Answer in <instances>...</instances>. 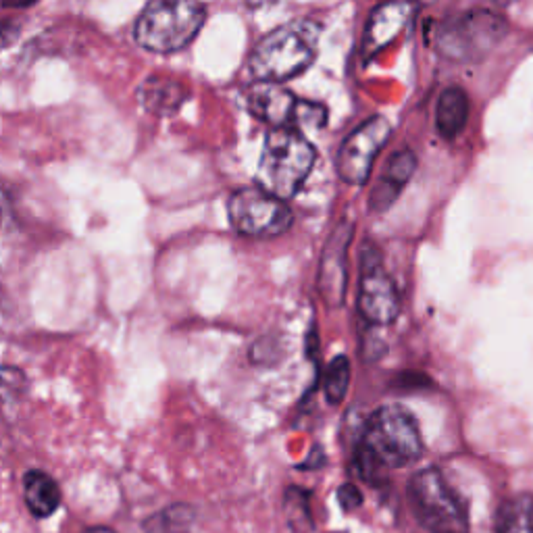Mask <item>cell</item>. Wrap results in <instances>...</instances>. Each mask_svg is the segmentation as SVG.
<instances>
[{"mask_svg":"<svg viewBox=\"0 0 533 533\" xmlns=\"http://www.w3.org/2000/svg\"><path fill=\"white\" fill-rule=\"evenodd\" d=\"M319 28L294 21L267 34L250 55V73L259 82L282 84L307 69L317 55Z\"/></svg>","mask_w":533,"mask_h":533,"instance_id":"1","label":"cell"},{"mask_svg":"<svg viewBox=\"0 0 533 533\" xmlns=\"http://www.w3.org/2000/svg\"><path fill=\"white\" fill-rule=\"evenodd\" d=\"M315 165V148L294 128H275L263 148L259 163V188L288 200L307 180Z\"/></svg>","mask_w":533,"mask_h":533,"instance_id":"2","label":"cell"},{"mask_svg":"<svg viewBox=\"0 0 533 533\" xmlns=\"http://www.w3.org/2000/svg\"><path fill=\"white\" fill-rule=\"evenodd\" d=\"M205 23L198 0H150L136 21V42L152 53H175L188 46Z\"/></svg>","mask_w":533,"mask_h":533,"instance_id":"3","label":"cell"},{"mask_svg":"<svg viewBox=\"0 0 533 533\" xmlns=\"http://www.w3.org/2000/svg\"><path fill=\"white\" fill-rule=\"evenodd\" d=\"M363 446L386 469L409 465L417 461L423 452L417 421L402 406H384L371 417Z\"/></svg>","mask_w":533,"mask_h":533,"instance_id":"4","label":"cell"},{"mask_svg":"<svg viewBox=\"0 0 533 533\" xmlns=\"http://www.w3.org/2000/svg\"><path fill=\"white\" fill-rule=\"evenodd\" d=\"M409 498L415 515L431 533H469V517L463 500L436 469L413 475Z\"/></svg>","mask_w":533,"mask_h":533,"instance_id":"5","label":"cell"},{"mask_svg":"<svg viewBox=\"0 0 533 533\" xmlns=\"http://www.w3.org/2000/svg\"><path fill=\"white\" fill-rule=\"evenodd\" d=\"M504 34V19L488 11H475L442 25L438 32V48L448 59L475 61L488 55Z\"/></svg>","mask_w":533,"mask_h":533,"instance_id":"6","label":"cell"},{"mask_svg":"<svg viewBox=\"0 0 533 533\" xmlns=\"http://www.w3.org/2000/svg\"><path fill=\"white\" fill-rule=\"evenodd\" d=\"M227 213L234 230L252 238H273L292 225V213L286 202L259 186L232 194Z\"/></svg>","mask_w":533,"mask_h":533,"instance_id":"7","label":"cell"},{"mask_svg":"<svg viewBox=\"0 0 533 533\" xmlns=\"http://www.w3.org/2000/svg\"><path fill=\"white\" fill-rule=\"evenodd\" d=\"M361 284H359V309L361 315L373 325H388L400 313V298L390 275L384 269L377 248L367 244L361 255Z\"/></svg>","mask_w":533,"mask_h":533,"instance_id":"8","label":"cell"},{"mask_svg":"<svg viewBox=\"0 0 533 533\" xmlns=\"http://www.w3.org/2000/svg\"><path fill=\"white\" fill-rule=\"evenodd\" d=\"M390 123L384 117H373L365 121L361 128L354 130L338 152V173L342 180L352 186H361L369 180L373 163L379 150L390 138Z\"/></svg>","mask_w":533,"mask_h":533,"instance_id":"9","label":"cell"},{"mask_svg":"<svg viewBox=\"0 0 533 533\" xmlns=\"http://www.w3.org/2000/svg\"><path fill=\"white\" fill-rule=\"evenodd\" d=\"M352 240V225L342 223L336 227V232L329 238L323 259H321V273H319V292L321 298L336 309L344 302L346 294V263H348V246Z\"/></svg>","mask_w":533,"mask_h":533,"instance_id":"10","label":"cell"},{"mask_svg":"<svg viewBox=\"0 0 533 533\" xmlns=\"http://www.w3.org/2000/svg\"><path fill=\"white\" fill-rule=\"evenodd\" d=\"M300 100L286 88L271 82H261L248 92V109L273 128H292Z\"/></svg>","mask_w":533,"mask_h":533,"instance_id":"11","label":"cell"},{"mask_svg":"<svg viewBox=\"0 0 533 533\" xmlns=\"http://www.w3.org/2000/svg\"><path fill=\"white\" fill-rule=\"evenodd\" d=\"M415 169H417V157L411 150L396 152L392 161L388 163L384 175L379 177L377 186L371 192V198H369L371 211H377V213L388 211L396 202V198L400 196L402 188L411 182Z\"/></svg>","mask_w":533,"mask_h":533,"instance_id":"12","label":"cell"},{"mask_svg":"<svg viewBox=\"0 0 533 533\" xmlns=\"http://www.w3.org/2000/svg\"><path fill=\"white\" fill-rule=\"evenodd\" d=\"M411 19V5L404 0H390L377 7L369 19L367 36H365V50L371 55L375 50H382L386 44L396 38L404 25Z\"/></svg>","mask_w":533,"mask_h":533,"instance_id":"13","label":"cell"},{"mask_svg":"<svg viewBox=\"0 0 533 533\" xmlns=\"http://www.w3.org/2000/svg\"><path fill=\"white\" fill-rule=\"evenodd\" d=\"M469 121V96L461 88H446L440 94L436 109V125L442 138L454 140L459 136Z\"/></svg>","mask_w":533,"mask_h":533,"instance_id":"14","label":"cell"},{"mask_svg":"<svg viewBox=\"0 0 533 533\" xmlns=\"http://www.w3.org/2000/svg\"><path fill=\"white\" fill-rule=\"evenodd\" d=\"M25 502L34 517L44 519L57 513L61 506V488L57 481L44 471H30L23 479Z\"/></svg>","mask_w":533,"mask_h":533,"instance_id":"15","label":"cell"},{"mask_svg":"<svg viewBox=\"0 0 533 533\" xmlns=\"http://www.w3.org/2000/svg\"><path fill=\"white\" fill-rule=\"evenodd\" d=\"M140 100L148 111L169 115L182 107L186 100V88L182 82H175L171 78H150L140 90Z\"/></svg>","mask_w":533,"mask_h":533,"instance_id":"16","label":"cell"},{"mask_svg":"<svg viewBox=\"0 0 533 533\" xmlns=\"http://www.w3.org/2000/svg\"><path fill=\"white\" fill-rule=\"evenodd\" d=\"M496 533H533V496L521 494L500 504Z\"/></svg>","mask_w":533,"mask_h":533,"instance_id":"17","label":"cell"},{"mask_svg":"<svg viewBox=\"0 0 533 533\" xmlns=\"http://www.w3.org/2000/svg\"><path fill=\"white\" fill-rule=\"evenodd\" d=\"M348 386H350V363L344 354H340V357H336L327 365L323 379L325 398L332 404H340L346 398Z\"/></svg>","mask_w":533,"mask_h":533,"instance_id":"18","label":"cell"},{"mask_svg":"<svg viewBox=\"0 0 533 533\" xmlns=\"http://www.w3.org/2000/svg\"><path fill=\"white\" fill-rule=\"evenodd\" d=\"M286 515L290 521V527L296 533H311L313 521H311V509L307 502V494L292 488L286 494Z\"/></svg>","mask_w":533,"mask_h":533,"instance_id":"19","label":"cell"},{"mask_svg":"<svg viewBox=\"0 0 533 533\" xmlns=\"http://www.w3.org/2000/svg\"><path fill=\"white\" fill-rule=\"evenodd\" d=\"M357 467H359L363 479H367L369 484H377V481L382 479L386 473V467L379 463L365 446H361L357 452Z\"/></svg>","mask_w":533,"mask_h":533,"instance_id":"20","label":"cell"},{"mask_svg":"<svg viewBox=\"0 0 533 533\" xmlns=\"http://www.w3.org/2000/svg\"><path fill=\"white\" fill-rule=\"evenodd\" d=\"M338 500L342 504V509L346 511H352V509H357V506L363 504V494L359 492L357 486H352V484H346L338 490Z\"/></svg>","mask_w":533,"mask_h":533,"instance_id":"21","label":"cell"},{"mask_svg":"<svg viewBox=\"0 0 533 533\" xmlns=\"http://www.w3.org/2000/svg\"><path fill=\"white\" fill-rule=\"evenodd\" d=\"M15 36H17V28L13 23H0V48L11 44Z\"/></svg>","mask_w":533,"mask_h":533,"instance_id":"22","label":"cell"},{"mask_svg":"<svg viewBox=\"0 0 533 533\" xmlns=\"http://www.w3.org/2000/svg\"><path fill=\"white\" fill-rule=\"evenodd\" d=\"M38 0H0V7L5 9H25V7H32Z\"/></svg>","mask_w":533,"mask_h":533,"instance_id":"23","label":"cell"},{"mask_svg":"<svg viewBox=\"0 0 533 533\" xmlns=\"http://www.w3.org/2000/svg\"><path fill=\"white\" fill-rule=\"evenodd\" d=\"M86 533H113L111 529H105V527H96V529H88Z\"/></svg>","mask_w":533,"mask_h":533,"instance_id":"24","label":"cell"},{"mask_svg":"<svg viewBox=\"0 0 533 533\" xmlns=\"http://www.w3.org/2000/svg\"><path fill=\"white\" fill-rule=\"evenodd\" d=\"M246 3L248 5H263V3H267V0H246Z\"/></svg>","mask_w":533,"mask_h":533,"instance_id":"25","label":"cell"},{"mask_svg":"<svg viewBox=\"0 0 533 533\" xmlns=\"http://www.w3.org/2000/svg\"><path fill=\"white\" fill-rule=\"evenodd\" d=\"M382 3H390V0H382Z\"/></svg>","mask_w":533,"mask_h":533,"instance_id":"26","label":"cell"}]
</instances>
